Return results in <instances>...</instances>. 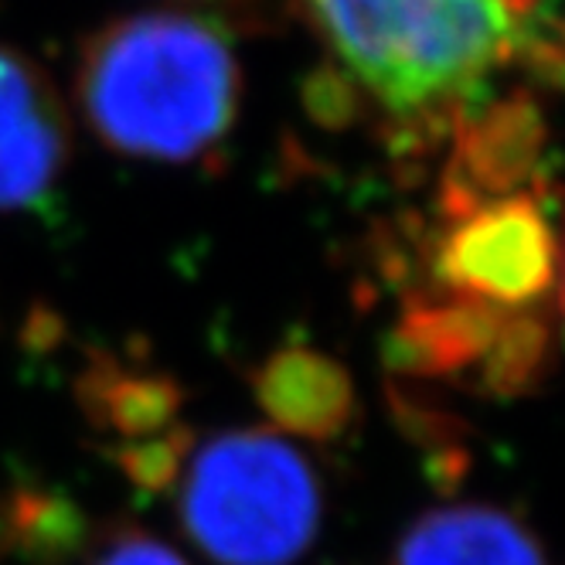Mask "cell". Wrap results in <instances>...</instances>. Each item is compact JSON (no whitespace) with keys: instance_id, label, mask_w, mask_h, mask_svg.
<instances>
[{"instance_id":"ba28073f","label":"cell","mask_w":565,"mask_h":565,"mask_svg":"<svg viewBox=\"0 0 565 565\" xmlns=\"http://www.w3.org/2000/svg\"><path fill=\"white\" fill-rule=\"evenodd\" d=\"M86 565H188L168 542H160L140 529L106 532Z\"/></svg>"},{"instance_id":"52a82bcc","label":"cell","mask_w":565,"mask_h":565,"mask_svg":"<svg viewBox=\"0 0 565 565\" xmlns=\"http://www.w3.org/2000/svg\"><path fill=\"white\" fill-rule=\"evenodd\" d=\"M395 565H545L535 535L491 504H450L402 535Z\"/></svg>"},{"instance_id":"3957f363","label":"cell","mask_w":565,"mask_h":565,"mask_svg":"<svg viewBox=\"0 0 565 565\" xmlns=\"http://www.w3.org/2000/svg\"><path fill=\"white\" fill-rule=\"evenodd\" d=\"M174 480L191 542L218 565H290L317 539V473L273 429L209 436L181 454Z\"/></svg>"},{"instance_id":"7a4b0ae2","label":"cell","mask_w":565,"mask_h":565,"mask_svg":"<svg viewBox=\"0 0 565 565\" xmlns=\"http://www.w3.org/2000/svg\"><path fill=\"white\" fill-rule=\"evenodd\" d=\"M242 72L228 34L198 14L143 11L103 24L78 55L75 99L116 153L191 164L235 127Z\"/></svg>"},{"instance_id":"277c9868","label":"cell","mask_w":565,"mask_h":565,"mask_svg":"<svg viewBox=\"0 0 565 565\" xmlns=\"http://www.w3.org/2000/svg\"><path fill=\"white\" fill-rule=\"evenodd\" d=\"M429 238V287L416 300L457 307L494 324H552L558 317V238L548 191H460L443 184Z\"/></svg>"},{"instance_id":"6da1fadb","label":"cell","mask_w":565,"mask_h":565,"mask_svg":"<svg viewBox=\"0 0 565 565\" xmlns=\"http://www.w3.org/2000/svg\"><path fill=\"white\" fill-rule=\"evenodd\" d=\"M348 86L402 137L454 134L524 65H555V0H303Z\"/></svg>"},{"instance_id":"5b68a950","label":"cell","mask_w":565,"mask_h":565,"mask_svg":"<svg viewBox=\"0 0 565 565\" xmlns=\"http://www.w3.org/2000/svg\"><path fill=\"white\" fill-rule=\"evenodd\" d=\"M68 150L72 130L52 78L0 45V212L42 209L68 168Z\"/></svg>"},{"instance_id":"8992f818","label":"cell","mask_w":565,"mask_h":565,"mask_svg":"<svg viewBox=\"0 0 565 565\" xmlns=\"http://www.w3.org/2000/svg\"><path fill=\"white\" fill-rule=\"evenodd\" d=\"M253 392L263 413L300 439H338L354 416L348 369L307 344L273 351L253 375Z\"/></svg>"}]
</instances>
